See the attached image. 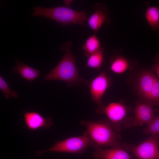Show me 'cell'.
<instances>
[{
    "label": "cell",
    "mask_w": 159,
    "mask_h": 159,
    "mask_svg": "<svg viewBox=\"0 0 159 159\" xmlns=\"http://www.w3.org/2000/svg\"><path fill=\"white\" fill-rule=\"evenodd\" d=\"M72 43L66 42L61 46V50L65 53L58 64L45 75L43 80H60L65 82L69 87L83 84L88 85L90 82L79 76L76 64V59L71 50Z\"/></svg>",
    "instance_id": "cell-1"
},
{
    "label": "cell",
    "mask_w": 159,
    "mask_h": 159,
    "mask_svg": "<svg viewBox=\"0 0 159 159\" xmlns=\"http://www.w3.org/2000/svg\"><path fill=\"white\" fill-rule=\"evenodd\" d=\"M80 123L86 126L90 138L99 147L121 146L120 135L113 129L108 120L97 122L81 120Z\"/></svg>",
    "instance_id": "cell-2"
},
{
    "label": "cell",
    "mask_w": 159,
    "mask_h": 159,
    "mask_svg": "<svg viewBox=\"0 0 159 159\" xmlns=\"http://www.w3.org/2000/svg\"><path fill=\"white\" fill-rule=\"evenodd\" d=\"M33 10L32 16H41L50 18L61 24L62 26L70 24L83 25L88 19L85 11H77L64 5L50 8L37 6L34 7Z\"/></svg>",
    "instance_id": "cell-3"
},
{
    "label": "cell",
    "mask_w": 159,
    "mask_h": 159,
    "mask_svg": "<svg viewBox=\"0 0 159 159\" xmlns=\"http://www.w3.org/2000/svg\"><path fill=\"white\" fill-rule=\"evenodd\" d=\"M98 147L85 131L82 135L56 141L55 144L49 149L44 151H37L36 155L39 156L43 153L49 152L81 154L87 148L93 147L95 149Z\"/></svg>",
    "instance_id": "cell-4"
},
{
    "label": "cell",
    "mask_w": 159,
    "mask_h": 159,
    "mask_svg": "<svg viewBox=\"0 0 159 159\" xmlns=\"http://www.w3.org/2000/svg\"><path fill=\"white\" fill-rule=\"evenodd\" d=\"M137 91L144 103L159 107V79L152 72H143L138 79Z\"/></svg>",
    "instance_id": "cell-5"
},
{
    "label": "cell",
    "mask_w": 159,
    "mask_h": 159,
    "mask_svg": "<svg viewBox=\"0 0 159 159\" xmlns=\"http://www.w3.org/2000/svg\"><path fill=\"white\" fill-rule=\"evenodd\" d=\"M95 111L98 113L105 114L112 128L117 132L121 130L122 125L127 127L132 125V120L127 119L129 108L122 102H112L106 105H102Z\"/></svg>",
    "instance_id": "cell-6"
},
{
    "label": "cell",
    "mask_w": 159,
    "mask_h": 159,
    "mask_svg": "<svg viewBox=\"0 0 159 159\" xmlns=\"http://www.w3.org/2000/svg\"><path fill=\"white\" fill-rule=\"evenodd\" d=\"M159 145L158 135H152L137 145L128 143L122 145L124 149L131 152L138 159H157Z\"/></svg>",
    "instance_id": "cell-7"
},
{
    "label": "cell",
    "mask_w": 159,
    "mask_h": 159,
    "mask_svg": "<svg viewBox=\"0 0 159 159\" xmlns=\"http://www.w3.org/2000/svg\"><path fill=\"white\" fill-rule=\"evenodd\" d=\"M112 83L111 79L107 72H103L95 77L88 86L92 100L98 105H102L103 95Z\"/></svg>",
    "instance_id": "cell-8"
},
{
    "label": "cell",
    "mask_w": 159,
    "mask_h": 159,
    "mask_svg": "<svg viewBox=\"0 0 159 159\" xmlns=\"http://www.w3.org/2000/svg\"><path fill=\"white\" fill-rule=\"evenodd\" d=\"M94 12L87 19L88 24L95 32H97L104 23L110 22L109 11L105 4L98 3L94 6Z\"/></svg>",
    "instance_id": "cell-9"
},
{
    "label": "cell",
    "mask_w": 159,
    "mask_h": 159,
    "mask_svg": "<svg viewBox=\"0 0 159 159\" xmlns=\"http://www.w3.org/2000/svg\"><path fill=\"white\" fill-rule=\"evenodd\" d=\"M24 118L26 126L31 130H36L42 128L49 129L52 124L51 117H45L35 111L24 112Z\"/></svg>",
    "instance_id": "cell-10"
},
{
    "label": "cell",
    "mask_w": 159,
    "mask_h": 159,
    "mask_svg": "<svg viewBox=\"0 0 159 159\" xmlns=\"http://www.w3.org/2000/svg\"><path fill=\"white\" fill-rule=\"evenodd\" d=\"M153 107L145 103L136 101L134 109V117L132 125L141 126L143 124L148 125L154 116Z\"/></svg>",
    "instance_id": "cell-11"
},
{
    "label": "cell",
    "mask_w": 159,
    "mask_h": 159,
    "mask_svg": "<svg viewBox=\"0 0 159 159\" xmlns=\"http://www.w3.org/2000/svg\"><path fill=\"white\" fill-rule=\"evenodd\" d=\"M95 149L93 155L94 159H131L129 154L121 146L105 150L97 147Z\"/></svg>",
    "instance_id": "cell-12"
},
{
    "label": "cell",
    "mask_w": 159,
    "mask_h": 159,
    "mask_svg": "<svg viewBox=\"0 0 159 159\" xmlns=\"http://www.w3.org/2000/svg\"><path fill=\"white\" fill-rule=\"evenodd\" d=\"M16 64L13 67V73H17L21 76L30 82H32L40 75V72L38 70L26 65L19 60H15Z\"/></svg>",
    "instance_id": "cell-13"
},
{
    "label": "cell",
    "mask_w": 159,
    "mask_h": 159,
    "mask_svg": "<svg viewBox=\"0 0 159 159\" xmlns=\"http://www.w3.org/2000/svg\"><path fill=\"white\" fill-rule=\"evenodd\" d=\"M111 59L110 70L116 74H122L130 67L131 62L124 56L117 55Z\"/></svg>",
    "instance_id": "cell-14"
},
{
    "label": "cell",
    "mask_w": 159,
    "mask_h": 159,
    "mask_svg": "<svg viewBox=\"0 0 159 159\" xmlns=\"http://www.w3.org/2000/svg\"><path fill=\"white\" fill-rule=\"evenodd\" d=\"M145 19L153 31L159 30V8L156 6H148L145 12Z\"/></svg>",
    "instance_id": "cell-15"
},
{
    "label": "cell",
    "mask_w": 159,
    "mask_h": 159,
    "mask_svg": "<svg viewBox=\"0 0 159 159\" xmlns=\"http://www.w3.org/2000/svg\"><path fill=\"white\" fill-rule=\"evenodd\" d=\"M82 47L85 51V56L89 57L102 47L100 41L95 33L87 39Z\"/></svg>",
    "instance_id": "cell-16"
},
{
    "label": "cell",
    "mask_w": 159,
    "mask_h": 159,
    "mask_svg": "<svg viewBox=\"0 0 159 159\" xmlns=\"http://www.w3.org/2000/svg\"><path fill=\"white\" fill-rule=\"evenodd\" d=\"M104 50V48L101 47L97 51L90 55L86 66L100 70L103 60Z\"/></svg>",
    "instance_id": "cell-17"
},
{
    "label": "cell",
    "mask_w": 159,
    "mask_h": 159,
    "mask_svg": "<svg viewBox=\"0 0 159 159\" xmlns=\"http://www.w3.org/2000/svg\"><path fill=\"white\" fill-rule=\"evenodd\" d=\"M143 133L148 135L159 134V114L154 116L147 127L143 130Z\"/></svg>",
    "instance_id": "cell-18"
},
{
    "label": "cell",
    "mask_w": 159,
    "mask_h": 159,
    "mask_svg": "<svg viewBox=\"0 0 159 159\" xmlns=\"http://www.w3.org/2000/svg\"><path fill=\"white\" fill-rule=\"evenodd\" d=\"M0 89L6 99H8L10 97L15 98L18 97L16 92L10 89L8 83L1 75L0 76Z\"/></svg>",
    "instance_id": "cell-19"
},
{
    "label": "cell",
    "mask_w": 159,
    "mask_h": 159,
    "mask_svg": "<svg viewBox=\"0 0 159 159\" xmlns=\"http://www.w3.org/2000/svg\"><path fill=\"white\" fill-rule=\"evenodd\" d=\"M155 63L153 65V69L156 72L159 79V54H158L155 58Z\"/></svg>",
    "instance_id": "cell-20"
},
{
    "label": "cell",
    "mask_w": 159,
    "mask_h": 159,
    "mask_svg": "<svg viewBox=\"0 0 159 159\" xmlns=\"http://www.w3.org/2000/svg\"><path fill=\"white\" fill-rule=\"evenodd\" d=\"M157 159H159V152L158 153Z\"/></svg>",
    "instance_id": "cell-21"
}]
</instances>
